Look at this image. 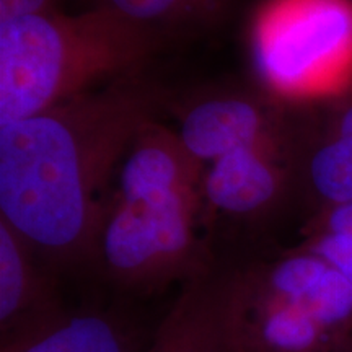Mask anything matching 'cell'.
<instances>
[{"instance_id":"cell-12","label":"cell","mask_w":352,"mask_h":352,"mask_svg":"<svg viewBox=\"0 0 352 352\" xmlns=\"http://www.w3.org/2000/svg\"><path fill=\"white\" fill-rule=\"evenodd\" d=\"M308 175L328 208L352 202V103L341 111L334 134L311 155Z\"/></svg>"},{"instance_id":"cell-7","label":"cell","mask_w":352,"mask_h":352,"mask_svg":"<svg viewBox=\"0 0 352 352\" xmlns=\"http://www.w3.org/2000/svg\"><path fill=\"white\" fill-rule=\"evenodd\" d=\"M30 250L0 219V351L26 341L67 311L36 271Z\"/></svg>"},{"instance_id":"cell-1","label":"cell","mask_w":352,"mask_h":352,"mask_svg":"<svg viewBox=\"0 0 352 352\" xmlns=\"http://www.w3.org/2000/svg\"><path fill=\"white\" fill-rule=\"evenodd\" d=\"M158 101L135 76L0 126V219L56 261L94 258L101 196Z\"/></svg>"},{"instance_id":"cell-16","label":"cell","mask_w":352,"mask_h":352,"mask_svg":"<svg viewBox=\"0 0 352 352\" xmlns=\"http://www.w3.org/2000/svg\"><path fill=\"white\" fill-rule=\"evenodd\" d=\"M338 352H352V336L349 338V341H347V342H346V344H344V346H342V347H341V349H340V351H338Z\"/></svg>"},{"instance_id":"cell-9","label":"cell","mask_w":352,"mask_h":352,"mask_svg":"<svg viewBox=\"0 0 352 352\" xmlns=\"http://www.w3.org/2000/svg\"><path fill=\"white\" fill-rule=\"evenodd\" d=\"M283 178L267 148L233 151L212 162L202 176L201 192L215 210L235 217L264 212L280 195Z\"/></svg>"},{"instance_id":"cell-4","label":"cell","mask_w":352,"mask_h":352,"mask_svg":"<svg viewBox=\"0 0 352 352\" xmlns=\"http://www.w3.org/2000/svg\"><path fill=\"white\" fill-rule=\"evenodd\" d=\"M201 189L116 196L107 206L94 258L116 284L151 292L209 270L196 236Z\"/></svg>"},{"instance_id":"cell-2","label":"cell","mask_w":352,"mask_h":352,"mask_svg":"<svg viewBox=\"0 0 352 352\" xmlns=\"http://www.w3.org/2000/svg\"><path fill=\"white\" fill-rule=\"evenodd\" d=\"M158 33L104 7L0 23V126L135 77Z\"/></svg>"},{"instance_id":"cell-15","label":"cell","mask_w":352,"mask_h":352,"mask_svg":"<svg viewBox=\"0 0 352 352\" xmlns=\"http://www.w3.org/2000/svg\"><path fill=\"white\" fill-rule=\"evenodd\" d=\"M316 230L342 232L352 235V202L331 206L321 215Z\"/></svg>"},{"instance_id":"cell-8","label":"cell","mask_w":352,"mask_h":352,"mask_svg":"<svg viewBox=\"0 0 352 352\" xmlns=\"http://www.w3.org/2000/svg\"><path fill=\"white\" fill-rule=\"evenodd\" d=\"M178 139L197 164H212L239 148L270 147L263 109L239 96L199 101L184 113Z\"/></svg>"},{"instance_id":"cell-5","label":"cell","mask_w":352,"mask_h":352,"mask_svg":"<svg viewBox=\"0 0 352 352\" xmlns=\"http://www.w3.org/2000/svg\"><path fill=\"white\" fill-rule=\"evenodd\" d=\"M253 59L267 85L283 94L331 88L352 67V3L272 0L254 25Z\"/></svg>"},{"instance_id":"cell-3","label":"cell","mask_w":352,"mask_h":352,"mask_svg":"<svg viewBox=\"0 0 352 352\" xmlns=\"http://www.w3.org/2000/svg\"><path fill=\"white\" fill-rule=\"evenodd\" d=\"M352 336V284L307 250L241 267L227 352H338Z\"/></svg>"},{"instance_id":"cell-13","label":"cell","mask_w":352,"mask_h":352,"mask_svg":"<svg viewBox=\"0 0 352 352\" xmlns=\"http://www.w3.org/2000/svg\"><path fill=\"white\" fill-rule=\"evenodd\" d=\"M302 248L324 259L352 284V235L349 233L315 230Z\"/></svg>"},{"instance_id":"cell-10","label":"cell","mask_w":352,"mask_h":352,"mask_svg":"<svg viewBox=\"0 0 352 352\" xmlns=\"http://www.w3.org/2000/svg\"><path fill=\"white\" fill-rule=\"evenodd\" d=\"M134 324L111 310L65 311L43 331L2 352H140Z\"/></svg>"},{"instance_id":"cell-14","label":"cell","mask_w":352,"mask_h":352,"mask_svg":"<svg viewBox=\"0 0 352 352\" xmlns=\"http://www.w3.org/2000/svg\"><path fill=\"white\" fill-rule=\"evenodd\" d=\"M60 2L63 0H0V23L16 16L57 10Z\"/></svg>"},{"instance_id":"cell-11","label":"cell","mask_w":352,"mask_h":352,"mask_svg":"<svg viewBox=\"0 0 352 352\" xmlns=\"http://www.w3.org/2000/svg\"><path fill=\"white\" fill-rule=\"evenodd\" d=\"M233 0H95L124 19L160 34L168 28L212 26L230 10Z\"/></svg>"},{"instance_id":"cell-6","label":"cell","mask_w":352,"mask_h":352,"mask_svg":"<svg viewBox=\"0 0 352 352\" xmlns=\"http://www.w3.org/2000/svg\"><path fill=\"white\" fill-rule=\"evenodd\" d=\"M241 267L210 266L186 280L140 352H227Z\"/></svg>"}]
</instances>
